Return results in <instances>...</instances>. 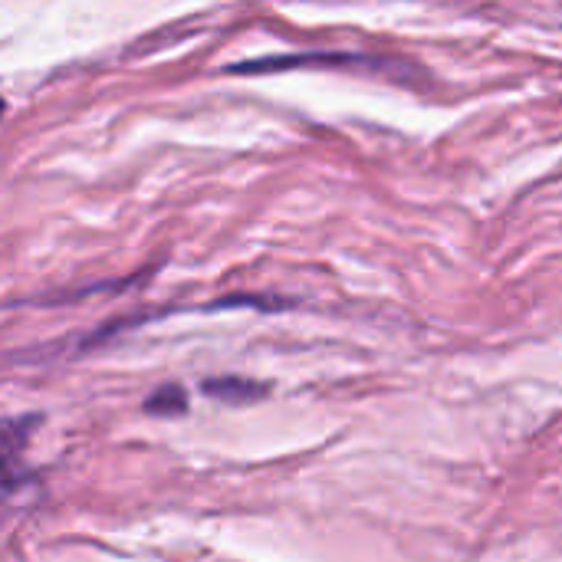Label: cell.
<instances>
[{"label": "cell", "instance_id": "obj_1", "mask_svg": "<svg viewBox=\"0 0 562 562\" xmlns=\"http://www.w3.org/2000/svg\"><path fill=\"white\" fill-rule=\"evenodd\" d=\"M204 392L224 402H257L263 398L267 389L257 382H244V379H214V382H204Z\"/></svg>", "mask_w": 562, "mask_h": 562}, {"label": "cell", "instance_id": "obj_2", "mask_svg": "<svg viewBox=\"0 0 562 562\" xmlns=\"http://www.w3.org/2000/svg\"><path fill=\"white\" fill-rule=\"evenodd\" d=\"M145 412H151V415H181V412H188V398H184L181 389L168 385V389H158L145 402Z\"/></svg>", "mask_w": 562, "mask_h": 562}]
</instances>
